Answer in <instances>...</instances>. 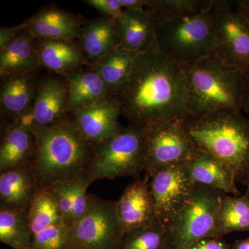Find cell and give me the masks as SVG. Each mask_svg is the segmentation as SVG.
Returning a JSON list of instances; mask_svg holds the SVG:
<instances>
[{
    "label": "cell",
    "mask_w": 249,
    "mask_h": 249,
    "mask_svg": "<svg viewBox=\"0 0 249 249\" xmlns=\"http://www.w3.org/2000/svg\"><path fill=\"white\" fill-rule=\"evenodd\" d=\"M114 97L131 125L186 117L188 91L182 66L156 39L139 52L127 81Z\"/></svg>",
    "instance_id": "6da1fadb"
},
{
    "label": "cell",
    "mask_w": 249,
    "mask_h": 249,
    "mask_svg": "<svg viewBox=\"0 0 249 249\" xmlns=\"http://www.w3.org/2000/svg\"><path fill=\"white\" fill-rule=\"evenodd\" d=\"M32 132L36 149L30 165L41 186L71 181L88 172L95 145L83 135L73 118Z\"/></svg>",
    "instance_id": "7a4b0ae2"
},
{
    "label": "cell",
    "mask_w": 249,
    "mask_h": 249,
    "mask_svg": "<svg viewBox=\"0 0 249 249\" xmlns=\"http://www.w3.org/2000/svg\"><path fill=\"white\" fill-rule=\"evenodd\" d=\"M242 109H224L186 119L187 132L196 150L229 165L245 184L249 172V119Z\"/></svg>",
    "instance_id": "3957f363"
},
{
    "label": "cell",
    "mask_w": 249,
    "mask_h": 249,
    "mask_svg": "<svg viewBox=\"0 0 249 249\" xmlns=\"http://www.w3.org/2000/svg\"><path fill=\"white\" fill-rule=\"evenodd\" d=\"M181 66L188 91L185 119H199L224 109H242L243 73L213 54Z\"/></svg>",
    "instance_id": "277c9868"
},
{
    "label": "cell",
    "mask_w": 249,
    "mask_h": 249,
    "mask_svg": "<svg viewBox=\"0 0 249 249\" xmlns=\"http://www.w3.org/2000/svg\"><path fill=\"white\" fill-rule=\"evenodd\" d=\"M211 3L202 0L194 9L156 19L157 43L179 65H192L213 53Z\"/></svg>",
    "instance_id": "5b68a950"
},
{
    "label": "cell",
    "mask_w": 249,
    "mask_h": 249,
    "mask_svg": "<svg viewBox=\"0 0 249 249\" xmlns=\"http://www.w3.org/2000/svg\"><path fill=\"white\" fill-rule=\"evenodd\" d=\"M222 192L196 185L191 196L166 224L169 249H188L218 234L217 218Z\"/></svg>",
    "instance_id": "8992f818"
},
{
    "label": "cell",
    "mask_w": 249,
    "mask_h": 249,
    "mask_svg": "<svg viewBox=\"0 0 249 249\" xmlns=\"http://www.w3.org/2000/svg\"><path fill=\"white\" fill-rule=\"evenodd\" d=\"M146 145L143 129L129 124L119 133L95 145L88 173L93 181L134 176L145 172Z\"/></svg>",
    "instance_id": "52a82bcc"
},
{
    "label": "cell",
    "mask_w": 249,
    "mask_h": 249,
    "mask_svg": "<svg viewBox=\"0 0 249 249\" xmlns=\"http://www.w3.org/2000/svg\"><path fill=\"white\" fill-rule=\"evenodd\" d=\"M213 55L245 74L249 69V18L234 1L212 0Z\"/></svg>",
    "instance_id": "ba28073f"
},
{
    "label": "cell",
    "mask_w": 249,
    "mask_h": 249,
    "mask_svg": "<svg viewBox=\"0 0 249 249\" xmlns=\"http://www.w3.org/2000/svg\"><path fill=\"white\" fill-rule=\"evenodd\" d=\"M146 145L145 177L177 163H186L196 151L187 132L185 118L167 119L142 127Z\"/></svg>",
    "instance_id": "9c48e42d"
},
{
    "label": "cell",
    "mask_w": 249,
    "mask_h": 249,
    "mask_svg": "<svg viewBox=\"0 0 249 249\" xmlns=\"http://www.w3.org/2000/svg\"><path fill=\"white\" fill-rule=\"evenodd\" d=\"M69 229L68 249H119L124 235L116 201L93 195L86 213Z\"/></svg>",
    "instance_id": "30bf717a"
},
{
    "label": "cell",
    "mask_w": 249,
    "mask_h": 249,
    "mask_svg": "<svg viewBox=\"0 0 249 249\" xmlns=\"http://www.w3.org/2000/svg\"><path fill=\"white\" fill-rule=\"evenodd\" d=\"M193 183L186 163H177L157 170L149 178L157 219L165 225L191 196Z\"/></svg>",
    "instance_id": "8fae6325"
},
{
    "label": "cell",
    "mask_w": 249,
    "mask_h": 249,
    "mask_svg": "<svg viewBox=\"0 0 249 249\" xmlns=\"http://www.w3.org/2000/svg\"><path fill=\"white\" fill-rule=\"evenodd\" d=\"M68 86L56 77H47L39 81L35 105L30 115L19 122L31 129L50 127L66 119Z\"/></svg>",
    "instance_id": "7c38bea8"
},
{
    "label": "cell",
    "mask_w": 249,
    "mask_h": 249,
    "mask_svg": "<svg viewBox=\"0 0 249 249\" xmlns=\"http://www.w3.org/2000/svg\"><path fill=\"white\" fill-rule=\"evenodd\" d=\"M72 114L81 133L94 145L114 137L121 128L118 122L120 104L111 95Z\"/></svg>",
    "instance_id": "4fadbf2b"
},
{
    "label": "cell",
    "mask_w": 249,
    "mask_h": 249,
    "mask_svg": "<svg viewBox=\"0 0 249 249\" xmlns=\"http://www.w3.org/2000/svg\"><path fill=\"white\" fill-rule=\"evenodd\" d=\"M116 211L124 234L157 219L148 178H139L129 185L116 201Z\"/></svg>",
    "instance_id": "5bb4252c"
},
{
    "label": "cell",
    "mask_w": 249,
    "mask_h": 249,
    "mask_svg": "<svg viewBox=\"0 0 249 249\" xmlns=\"http://www.w3.org/2000/svg\"><path fill=\"white\" fill-rule=\"evenodd\" d=\"M40 187L30 165L0 172V209L28 213Z\"/></svg>",
    "instance_id": "9a60e30c"
},
{
    "label": "cell",
    "mask_w": 249,
    "mask_h": 249,
    "mask_svg": "<svg viewBox=\"0 0 249 249\" xmlns=\"http://www.w3.org/2000/svg\"><path fill=\"white\" fill-rule=\"evenodd\" d=\"M32 73H18L3 78L0 89L1 110L15 121L30 115L34 109L39 82Z\"/></svg>",
    "instance_id": "2e32d148"
},
{
    "label": "cell",
    "mask_w": 249,
    "mask_h": 249,
    "mask_svg": "<svg viewBox=\"0 0 249 249\" xmlns=\"http://www.w3.org/2000/svg\"><path fill=\"white\" fill-rule=\"evenodd\" d=\"M186 165L195 184L209 187L232 196H240L236 186L237 180L234 172L229 165L213 156L196 150Z\"/></svg>",
    "instance_id": "e0dca14e"
},
{
    "label": "cell",
    "mask_w": 249,
    "mask_h": 249,
    "mask_svg": "<svg viewBox=\"0 0 249 249\" xmlns=\"http://www.w3.org/2000/svg\"><path fill=\"white\" fill-rule=\"evenodd\" d=\"M117 28L121 48L139 52L156 39L157 20L146 10H124L113 18Z\"/></svg>",
    "instance_id": "ac0fdd59"
},
{
    "label": "cell",
    "mask_w": 249,
    "mask_h": 249,
    "mask_svg": "<svg viewBox=\"0 0 249 249\" xmlns=\"http://www.w3.org/2000/svg\"><path fill=\"white\" fill-rule=\"evenodd\" d=\"M24 24L37 40L72 41L79 37L82 29L74 15L53 6L41 10Z\"/></svg>",
    "instance_id": "d6986e66"
},
{
    "label": "cell",
    "mask_w": 249,
    "mask_h": 249,
    "mask_svg": "<svg viewBox=\"0 0 249 249\" xmlns=\"http://www.w3.org/2000/svg\"><path fill=\"white\" fill-rule=\"evenodd\" d=\"M36 149L35 135L28 126L15 121L4 129L0 147V172L30 165Z\"/></svg>",
    "instance_id": "ffe728a7"
},
{
    "label": "cell",
    "mask_w": 249,
    "mask_h": 249,
    "mask_svg": "<svg viewBox=\"0 0 249 249\" xmlns=\"http://www.w3.org/2000/svg\"><path fill=\"white\" fill-rule=\"evenodd\" d=\"M78 46L87 61L94 63L120 46L117 28L111 18H100L82 27Z\"/></svg>",
    "instance_id": "44dd1931"
},
{
    "label": "cell",
    "mask_w": 249,
    "mask_h": 249,
    "mask_svg": "<svg viewBox=\"0 0 249 249\" xmlns=\"http://www.w3.org/2000/svg\"><path fill=\"white\" fill-rule=\"evenodd\" d=\"M40 65L37 39L27 27L0 51L1 78L18 73H33Z\"/></svg>",
    "instance_id": "7402d4cb"
},
{
    "label": "cell",
    "mask_w": 249,
    "mask_h": 249,
    "mask_svg": "<svg viewBox=\"0 0 249 249\" xmlns=\"http://www.w3.org/2000/svg\"><path fill=\"white\" fill-rule=\"evenodd\" d=\"M37 42L40 65L62 76H66L87 62L78 45L71 41L42 39Z\"/></svg>",
    "instance_id": "603a6c76"
},
{
    "label": "cell",
    "mask_w": 249,
    "mask_h": 249,
    "mask_svg": "<svg viewBox=\"0 0 249 249\" xmlns=\"http://www.w3.org/2000/svg\"><path fill=\"white\" fill-rule=\"evenodd\" d=\"M64 77L68 86L67 112L89 106L110 95L105 82L93 71L79 69Z\"/></svg>",
    "instance_id": "cb8c5ba5"
},
{
    "label": "cell",
    "mask_w": 249,
    "mask_h": 249,
    "mask_svg": "<svg viewBox=\"0 0 249 249\" xmlns=\"http://www.w3.org/2000/svg\"><path fill=\"white\" fill-rule=\"evenodd\" d=\"M138 53L119 47L91 65V71L105 82L111 96H114L127 81Z\"/></svg>",
    "instance_id": "d4e9b609"
},
{
    "label": "cell",
    "mask_w": 249,
    "mask_h": 249,
    "mask_svg": "<svg viewBox=\"0 0 249 249\" xmlns=\"http://www.w3.org/2000/svg\"><path fill=\"white\" fill-rule=\"evenodd\" d=\"M220 237L232 232L249 231V191L242 196H224L217 218Z\"/></svg>",
    "instance_id": "484cf974"
},
{
    "label": "cell",
    "mask_w": 249,
    "mask_h": 249,
    "mask_svg": "<svg viewBox=\"0 0 249 249\" xmlns=\"http://www.w3.org/2000/svg\"><path fill=\"white\" fill-rule=\"evenodd\" d=\"M33 235L27 213L0 209V242L14 249H31Z\"/></svg>",
    "instance_id": "4316f807"
},
{
    "label": "cell",
    "mask_w": 249,
    "mask_h": 249,
    "mask_svg": "<svg viewBox=\"0 0 249 249\" xmlns=\"http://www.w3.org/2000/svg\"><path fill=\"white\" fill-rule=\"evenodd\" d=\"M33 237L47 228L63 222L49 187L41 186L28 211Z\"/></svg>",
    "instance_id": "83f0119b"
},
{
    "label": "cell",
    "mask_w": 249,
    "mask_h": 249,
    "mask_svg": "<svg viewBox=\"0 0 249 249\" xmlns=\"http://www.w3.org/2000/svg\"><path fill=\"white\" fill-rule=\"evenodd\" d=\"M119 249H169L166 225L156 219L123 235Z\"/></svg>",
    "instance_id": "f1b7e54d"
},
{
    "label": "cell",
    "mask_w": 249,
    "mask_h": 249,
    "mask_svg": "<svg viewBox=\"0 0 249 249\" xmlns=\"http://www.w3.org/2000/svg\"><path fill=\"white\" fill-rule=\"evenodd\" d=\"M69 240L70 229L62 222L34 236L31 249H68Z\"/></svg>",
    "instance_id": "f546056e"
},
{
    "label": "cell",
    "mask_w": 249,
    "mask_h": 249,
    "mask_svg": "<svg viewBox=\"0 0 249 249\" xmlns=\"http://www.w3.org/2000/svg\"><path fill=\"white\" fill-rule=\"evenodd\" d=\"M73 206L71 214L67 224V227H71L74 223L83 217L88 209L91 200V195H88V188L93 182L88 172L82 173L73 179Z\"/></svg>",
    "instance_id": "4dcf8cb0"
},
{
    "label": "cell",
    "mask_w": 249,
    "mask_h": 249,
    "mask_svg": "<svg viewBox=\"0 0 249 249\" xmlns=\"http://www.w3.org/2000/svg\"><path fill=\"white\" fill-rule=\"evenodd\" d=\"M73 179L67 182L55 183L52 186H49L58 205L63 222L66 226L71 214L72 206H73V188H74Z\"/></svg>",
    "instance_id": "1f68e13d"
},
{
    "label": "cell",
    "mask_w": 249,
    "mask_h": 249,
    "mask_svg": "<svg viewBox=\"0 0 249 249\" xmlns=\"http://www.w3.org/2000/svg\"><path fill=\"white\" fill-rule=\"evenodd\" d=\"M88 4L99 11L104 17L115 18L124 12L119 0H88Z\"/></svg>",
    "instance_id": "d6a6232c"
},
{
    "label": "cell",
    "mask_w": 249,
    "mask_h": 249,
    "mask_svg": "<svg viewBox=\"0 0 249 249\" xmlns=\"http://www.w3.org/2000/svg\"><path fill=\"white\" fill-rule=\"evenodd\" d=\"M188 249H231L222 237H211L199 241Z\"/></svg>",
    "instance_id": "836d02e7"
},
{
    "label": "cell",
    "mask_w": 249,
    "mask_h": 249,
    "mask_svg": "<svg viewBox=\"0 0 249 249\" xmlns=\"http://www.w3.org/2000/svg\"><path fill=\"white\" fill-rule=\"evenodd\" d=\"M26 29L25 24L11 28H1L0 29V51Z\"/></svg>",
    "instance_id": "e575fe53"
},
{
    "label": "cell",
    "mask_w": 249,
    "mask_h": 249,
    "mask_svg": "<svg viewBox=\"0 0 249 249\" xmlns=\"http://www.w3.org/2000/svg\"><path fill=\"white\" fill-rule=\"evenodd\" d=\"M124 10H145L148 0H119Z\"/></svg>",
    "instance_id": "d590c367"
},
{
    "label": "cell",
    "mask_w": 249,
    "mask_h": 249,
    "mask_svg": "<svg viewBox=\"0 0 249 249\" xmlns=\"http://www.w3.org/2000/svg\"><path fill=\"white\" fill-rule=\"evenodd\" d=\"M244 76H245V87H244L242 110L247 114L249 119V69Z\"/></svg>",
    "instance_id": "8d00e7d4"
},
{
    "label": "cell",
    "mask_w": 249,
    "mask_h": 249,
    "mask_svg": "<svg viewBox=\"0 0 249 249\" xmlns=\"http://www.w3.org/2000/svg\"><path fill=\"white\" fill-rule=\"evenodd\" d=\"M235 7L240 12L246 15L249 18V0H241V1H234Z\"/></svg>",
    "instance_id": "74e56055"
},
{
    "label": "cell",
    "mask_w": 249,
    "mask_h": 249,
    "mask_svg": "<svg viewBox=\"0 0 249 249\" xmlns=\"http://www.w3.org/2000/svg\"><path fill=\"white\" fill-rule=\"evenodd\" d=\"M231 249H249V238L236 240Z\"/></svg>",
    "instance_id": "f35d334b"
},
{
    "label": "cell",
    "mask_w": 249,
    "mask_h": 249,
    "mask_svg": "<svg viewBox=\"0 0 249 249\" xmlns=\"http://www.w3.org/2000/svg\"><path fill=\"white\" fill-rule=\"evenodd\" d=\"M245 185L247 186V190L249 191V172L248 175H247V178H246Z\"/></svg>",
    "instance_id": "ab89813d"
}]
</instances>
